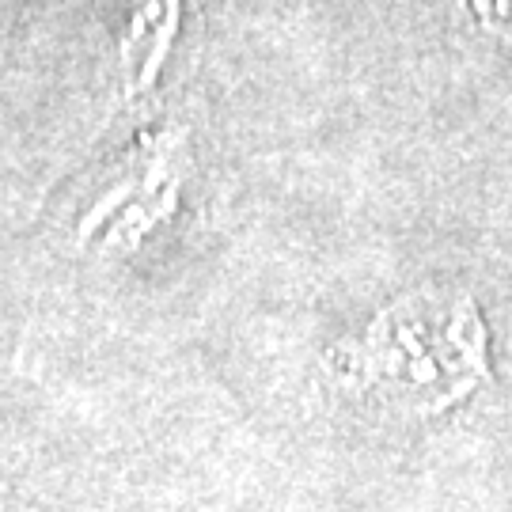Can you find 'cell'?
<instances>
[{
  "instance_id": "1",
  "label": "cell",
  "mask_w": 512,
  "mask_h": 512,
  "mask_svg": "<svg viewBox=\"0 0 512 512\" xmlns=\"http://www.w3.org/2000/svg\"><path fill=\"white\" fill-rule=\"evenodd\" d=\"M334 376L353 395H376L410 414H437L486 376L482 323L467 296H406L361 342L338 349Z\"/></svg>"
}]
</instances>
